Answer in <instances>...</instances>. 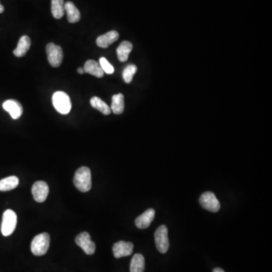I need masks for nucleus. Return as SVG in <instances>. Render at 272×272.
Here are the masks:
<instances>
[{
    "mask_svg": "<svg viewBox=\"0 0 272 272\" xmlns=\"http://www.w3.org/2000/svg\"><path fill=\"white\" fill-rule=\"evenodd\" d=\"M136 71H137V67L134 64L127 66L123 72V78L124 81L126 84H130Z\"/></svg>",
    "mask_w": 272,
    "mask_h": 272,
    "instance_id": "5701e85b",
    "label": "nucleus"
},
{
    "mask_svg": "<svg viewBox=\"0 0 272 272\" xmlns=\"http://www.w3.org/2000/svg\"><path fill=\"white\" fill-rule=\"evenodd\" d=\"M2 107L5 110L9 112L11 117L14 120H17L21 117L23 114V107L16 100H7L4 102Z\"/></svg>",
    "mask_w": 272,
    "mask_h": 272,
    "instance_id": "9b49d317",
    "label": "nucleus"
},
{
    "mask_svg": "<svg viewBox=\"0 0 272 272\" xmlns=\"http://www.w3.org/2000/svg\"><path fill=\"white\" fill-rule=\"evenodd\" d=\"M52 14L55 19H60L65 13L63 0H52Z\"/></svg>",
    "mask_w": 272,
    "mask_h": 272,
    "instance_id": "4be33fe9",
    "label": "nucleus"
},
{
    "mask_svg": "<svg viewBox=\"0 0 272 272\" xmlns=\"http://www.w3.org/2000/svg\"><path fill=\"white\" fill-rule=\"evenodd\" d=\"M77 71H78L79 74H84L85 72H84V68H81V67H79L77 69Z\"/></svg>",
    "mask_w": 272,
    "mask_h": 272,
    "instance_id": "a878e982",
    "label": "nucleus"
},
{
    "mask_svg": "<svg viewBox=\"0 0 272 272\" xmlns=\"http://www.w3.org/2000/svg\"><path fill=\"white\" fill-rule=\"evenodd\" d=\"M19 179L17 176L12 175L9 177L0 180V190L1 191H8L13 190L19 186Z\"/></svg>",
    "mask_w": 272,
    "mask_h": 272,
    "instance_id": "6ab92c4d",
    "label": "nucleus"
},
{
    "mask_svg": "<svg viewBox=\"0 0 272 272\" xmlns=\"http://www.w3.org/2000/svg\"><path fill=\"white\" fill-rule=\"evenodd\" d=\"M17 226V215L12 209H7L2 215L1 231L5 237L11 235Z\"/></svg>",
    "mask_w": 272,
    "mask_h": 272,
    "instance_id": "20e7f679",
    "label": "nucleus"
},
{
    "mask_svg": "<svg viewBox=\"0 0 272 272\" xmlns=\"http://www.w3.org/2000/svg\"><path fill=\"white\" fill-rule=\"evenodd\" d=\"M99 63H100L99 64L103 70L104 73H106L107 74H114V67L109 63L108 61L105 58H101Z\"/></svg>",
    "mask_w": 272,
    "mask_h": 272,
    "instance_id": "b1692460",
    "label": "nucleus"
},
{
    "mask_svg": "<svg viewBox=\"0 0 272 272\" xmlns=\"http://www.w3.org/2000/svg\"><path fill=\"white\" fill-rule=\"evenodd\" d=\"M146 267V261L142 254L136 253L131 260L130 272H144Z\"/></svg>",
    "mask_w": 272,
    "mask_h": 272,
    "instance_id": "a211bd4d",
    "label": "nucleus"
},
{
    "mask_svg": "<svg viewBox=\"0 0 272 272\" xmlns=\"http://www.w3.org/2000/svg\"><path fill=\"white\" fill-rule=\"evenodd\" d=\"M212 272H225V271L223 269H221V268H215V269H213Z\"/></svg>",
    "mask_w": 272,
    "mask_h": 272,
    "instance_id": "393cba45",
    "label": "nucleus"
},
{
    "mask_svg": "<svg viewBox=\"0 0 272 272\" xmlns=\"http://www.w3.org/2000/svg\"><path fill=\"white\" fill-rule=\"evenodd\" d=\"M32 194L37 202L42 203L46 200L49 194V186L43 181H38L32 187Z\"/></svg>",
    "mask_w": 272,
    "mask_h": 272,
    "instance_id": "1a4fd4ad",
    "label": "nucleus"
},
{
    "mask_svg": "<svg viewBox=\"0 0 272 272\" xmlns=\"http://www.w3.org/2000/svg\"><path fill=\"white\" fill-rule=\"evenodd\" d=\"M133 45L129 41H124L119 45L117 49V57L121 62H125L129 59V55L132 52Z\"/></svg>",
    "mask_w": 272,
    "mask_h": 272,
    "instance_id": "f3484780",
    "label": "nucleus"
},
{
    "mask_svg": "<svg viewBox=\"0 0 272 272\" xmlns=\"http://www.w3.org/2000/svg\"><path fill=\"white\" fill-rule=\"evenodd\" d=\"M155 244L157 249L161 253H166L169 247V237H168V229L167 226H163L157 228L154 233Z\"/></svg>",
    "mask_w": 272,
    "mask_h": 272,
    "instance_id": "39448f33",
    "label": "nucleus"
},
{
    "mask_svg": "<svg viewBox=\"0 0 272 272\" xmlns=\"http://www.w3.org/2000/svg\"><path fill=\"white\" fill-rule=\"evenodd\" d=\"M4 12V7L3 5L0 2V14Z\"/></svg>",
    "mask_w": 272,
    "mask_h": 272,
    "instance_id": "bb28decb",
    "label": "nucleus"
},
{
    "mask_svg": "<svg viewBox=\"0 0 272 272\" xmlns=\"http://www.w3.org/2000/svg\"><path fill=\"white\" fill-rule=\"evenodd\" d=\"M110 110L115 114H121L124 110V96L123 94H117L112 98Z\"/></svg>",
    "mask_w": 272,
    "mask_h": 272,
    "instance_id": "aec40b11",
    "label": "nucleus"
},
{
    "mask_svg": "<svg viewBox=\"0 0 272 272\" xmlns=\"http://www.w3.org/2000/svg\"><path fill=\"white\" fill-rule=\"evenodd\" d=\"M155 216V211L153 209H148L139 217L135 219V223L136 227L140 229H146L150 226Z\"/></svg>",
    "mask_w": 272,
    "mask_h": 272,
    "instance_id": "f8f14e48",
    "label": "nucleus"
},
{
    "mask_svg": "<svg viewBox=\"0 0 272 272\" xmlns=\"http://www.w3.org/2000/svg\"><path fill=\"white\" fill-rule=\"evenodd\" d=\"M133 248L134 245L132 243L119 241L113 246L114 257L120 259V258L130 255L133 252Z\"/></svg>",
    "mask_w": 272,
    "mask_h": 272,
    "instance_id": "9d476101",
    "label": "nucleus"
},
{
    "mask_svg": "<svg viewBox=\"0 0 272 272\" xmlns=\"http://www.w3.org/2000/svg\"><path fill=\"white\" fill-rule=\"evenodd\" d=\"M30 45H31V41H30V37H27V36H23L19 40L17 48L14 50V55L16 57H23L28 52L30 48Z\"/></svg>",
    "mask_w": 272,
    "mask_h": 272,
    "instance_id": "2eb2a0df",
    "label": "nucleus"
},
{
    "mask_svg": "<svg viewBox=\"0 0 272 272\" xmlns=\"http://www.w3.org/2000/svg\"><path fill=\"white\" fill-rule=\"evenodd\" d=\"M50 236L48 233H42L36 236L31 242L30 250L32 253L37 256L45 255L49 250Z\"/></svg>",
    "mask_w": 272,
    "mask_h": 272,
    "instance_id": "f03ea898",
    "label": "nucleus"
},
{
    "mask_svg": "<svg viewBox=\"0 0 272 272\" xmlns=\"http://www.w3.org/2000/svg\"><path fill=\"white\" fill-rule=\"evenodd\" d=\"M90 104L92 107L102 112V114L105 115H109L111 112L110 107L107 105V104L97 96H95L91 99Z\"/></svg>",
    "mask_w": 272,
    "mask_h": 272,
    "instance_id": "412c9836",
    "label": "nucleus"
},
{
    "mask_svg": "<svg viewBox=\"0 0 272 272\" xmlns=\"http://www.w3.org/2000/svg\"><path fill=\"white\" fill-rule=\"evenodd\" d=\"M118 39V32L116 30H111V31L107 32V34H103L98 37L96 40V44L101 48H107L111 44L115 42Z\"/></svg>",
    "mask_w": 272,
    "mask_h": 272,
    "instance_id": "ddd939ff",
    "label": "nucleus"
},
{
    "mask_svg": "<svg viewBox=\"0 0 272 272\" xmlns=\"http://www.w3.org/2000/svg\"><path fill=\"white\" fill-rule=\"evenodd\" d=\"M199 201L201 207L207 210L217 212L220 209V203L212 192H204V194H201Z\"/></svg>",
    "mask_w": 272,
    "mask_h": 272,
    "instance_id": "423d86ee",
    "label": "nucleus"
},
{
    "mask_svg": "<svg viewBox=\"0 0 272 272\" xmlns=\"http://www.w3.org/2000/svg\"><path fill=\"white\" fill-rule=\"evenodd\" d=\"M75 242L87 255H92L95 252V244L91 240L90 234L88 232H82L77 236Z\"/></svg>",
    "mask_w": 272,
    "mask_h": 272,
    "instance_id": "6e6552de",
    "label": "nucleus"
},
{
    "mask_svg": "<svg viewBox=\"0 0 272 272\" xmlns=\"http://www.w3.org/2000/svg\"><path fill=\"white\" fill-rule=\"evenodd\" d=\"M74 184L81 192L89 191L92 188V175L88 167H83L77 169L74 175Z\"/></svg>",
    "mask_w": 272,
    "mask_h": 272,
    "instance_id": "f257e3e1",
    "label": "nucleus"
},
{
    "mask_svg": "<svg viewBox=\"0 0 272 272\" xmlns=\"http://www.w3.org/2000/svg\"><path fill=\"white\" fill-rule=\"evenodd\" d=\"M84 70L85 73L95 76L98 78H102L105 74L100 64L94 60L87 61L84 64Z\"/></svg>",
    "mask_w": 272,
    "mask_h": 272,
    "instance_id": "4468645a",
    "label": "nucleus"
},
{
    "mask_svg": "<svg viewBox=\"0 0 272 272\" xmlns=\"http://www.w3.org/2000/svg\"><path fill=\"white\" fill-rule=\"evenodd\" d=\"M64 10L67 13V20L70 23H77L81 20V12L73 2H67L64 3Z\"/></svg>",
    "mask_w": 272,
    "mask_h": 272,
    "instance_id": "dca6fc26",
    "label": "nucleus"
},
{
    "mask_svg": "<svg viewBox=\"0 0 272 272\" xmlns=\"http://www.w3.org/2000/svg\"><path fill=\"white\" fill-rule=\"evenodd\" d=\"M47 57L50 65L59 67L63 61V51L59 45L50 42L46 46Z\"/></svg>",
    "mask_w": 272,
    "mask_h": 272,
    "instance_id": "0eeeda50",
    "label": "nucleus"
},
{
    "mask_svg": "<svg viewBox=\"0 0 272 272\" xmlns=\"http://www.w3.org/2000/svg\"><path fill=\"white\" fill-rule=\"evenodd\" d=\"M52 104L55 110L63 115L69 114L71 110V101L65 92H55L52 96Z\"/></svg>",
    "mask_w": 272,
    "mask_h": 272,
    "instance_id": "7ed1b4c3",
    "label": "nucleus"
}]
</instances>
